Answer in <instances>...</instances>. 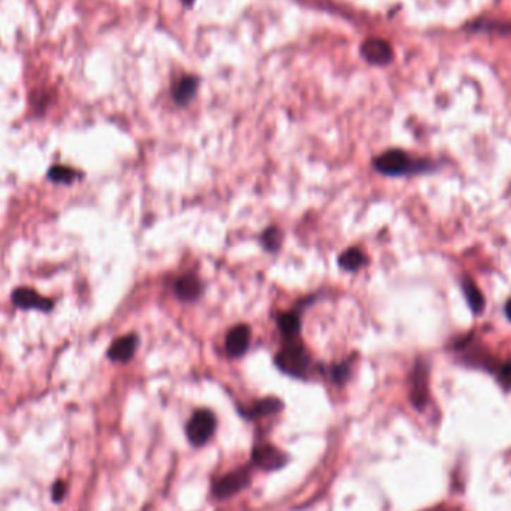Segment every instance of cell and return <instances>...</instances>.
<instances>
[{
	"label": "cell",
	"mask_w": 511,
	"mask_h": 511,
	"mask_svg": "<svg viewBox=\"0 0 511 511\" xmlns=\"http://www.w3.org/2000/svg\"><path fill=\"white\" fill-rule=\"evenodd\" d=\"M410 398L413 405L419 410H421L428 402V367L425 362H417L413 371Z\"/></svg>",
	"instance_id": "cell-7"
},
{
	"label": "cell",
	"mask_w": 511,
	"mask_h": 511,
	"mask_svg": "<svg viewBox=\"0 0 511 511\" xmlns=\"http://www.w3.org/2000/svg\"><path fill=\"white\" fill-rule=\"evenodd\" d=\"M197 85H199V80L196 77H193V75L183 77L181 80H178V82L176 85H173V90H172L173 101H176L177 105H181V106L192 102L197 92Z\"/></svg>",
	"instance_id": "cell-11"
},
{
	"label": "cell",
	"mask_w": 511,
	"mask_h": 511,
	"mask_svg": "<svg viewBox=\"0 0 511 511\" xmlns=\"http://www.w3.org/2000/svg\"><path fill=\"white\" fill-rule=\"evenodd\" d=\"M498 374H500V378L503 380V383L511 384V362L501 365L500 369H498Z\"/></svg>",
	"instance_id": "cell-22"
},
{
	"label": "cell",
	"mask_w": 511,
	"mask_h": 511,
	"mask_svg": "<svg viewBox=\"0 0 511 511\" xmlns=\"http://www.w3.org/2000/svg\"><path fill=\"white\" fill-rule=\"evenodd\" d=\"M360 54L368 61L369 65L386 66L389 65L393 59V49L389 42L378 37H371L360 47Z\"/></svg>",
	"instance_id": "cell-5"
},
{
	"label": "cell",
	"mask_w": 511,
	"mask_h": 511,
	"mask_svg": "<svg viewBox=\"0 0 511 511\" xmlns=\"http://www.w3.org/2000/svg\"><path fill=\"white\" fill-rule=\"evenodd\" d=\"M80 177V173L77 171H73L68 166H53L51 169L48 171V178L54 181V183H60V184H70L75 180Z\"/></svg>",
	"instance_id": "cell-18"
},
{
	"label": "cell",
	"mask_w": 511,
	"mask_h": 511,
	"mask_svg": "<svg viewBox=\"0 0 511 511\" xmlns=\"http://www.w3.org/2000/svg\"><path fill=\"white\" fill-rule=\"evenodd\" d=\"M252 480V472L248 468H240L229 472L224 477L216 480L213 483V493L220 500H228V498L236 495L245 489Z\"/></svg>",
	"instance_id": "cell-4"
},
{
	"label": "cell",
	"mask_w": 511,
	"mask_h": 511,
	"mask_svg": "<svg viewBox=\"0 0 511 511\" xmlns=\"http://www.w3.org/2000/svg\"><path fill=\"white\" fill-rule=\"evenodd\" d=\"M136 347H138V336L135 333L121 336L109 347L108 357L114 362H128L135 356Z\"/></svg>",
	"instance_id": "cell-10"
},
{
	"label": "cell",
	"mask_w": 511,
	"mask_h": 511,
	"mask_svg": "<svg viewBox=\"0 0 511 511\" xmlns=\"http://www.w3.org/2000/svg\"><path fill=\"white\" fill-rule=\"evenodd\" d=\"M288 343L276 356V365L288 376L304 378L307 377L311 360L304 344L296 340H285Z\"/></svg>",
	"instance_id": "cell-1"
},
{
	"label": "cell",
	"mask_w": 511,
	"mask_h": 511,
	"mask_svg": "<svg viewBox=\"0 0 511 511\" xmlns=\"http://www.w3.org/2000/svg\"><path fill=\"white\" fill-rule=\"evenodd\" d=\"M474 32H491L503 36H511V23L507 21H493V20H477L471 23L467 27Z\"/></svg>",
	"instance_id": "cell-15"
},
{
	"label": "cell",
	"mask_w": 511,
	"mask_h": 511,
	"mask_svg": "<svg viewBox=\"0 0 511 511\" xmlns=\"http://www.w3.org/2000/svg\"><path fill=\"white\" fill-rule=\"evenodd\" d=\"M217 428V419L213 411L209 410H199L192 416V419L187 423V437L190 443L196 447H201L208 443V440L213 437Z\"/></svg>",
	"instance_id": "cell-3"
},
{
	"label": "cell",
	"mask_w": 511,
	"mask_h": 511,
	"mask_svg": "<svg viewBox=\"0 0 511 511\" xmlns=\"http://www.w3.org/2000/svg\"><path fill=\"white\" fill-rule=\"evenodd\" d=\"M374 166L380 173L388 177H401L407 176V173L423 172L428 169V165L425 164H414L402 149H389V152L383 153L374 160Z\"/></svg>",
	"instance_id": "cell-2"
},
{
	"label": "cell",
	"mask_w": 511,
	"mask_h": 511,
	"mask_svg": "<svg viewBox=\"0 0 511 511\" xmlns=\"http://www.w3.org/2000/svg\"><path fill=\"white\" fill-rule=\"evenodd\" d=\"M462 289L472 313L480 314L484 308V297L477 285L471 281V278H465L462 283Z\"/></svg>",
	"instance_id": "cell-16"
},
{
	"label": "cell",
	"mask_w": 511,
	"mask_h": 511,
	"mask_svg": "<svg viewBox=\"0 0 511 511\" xmlns=\"http://www.w3.org/2000/svg\"><path fill=\"white\" fill-rule=\"evenodd\" d=\"M181 2L185 5V6H192L195 4V0H181Z\"/></svg>",
	"instance_id": "cell-24"
},
{
	"label": "cell",
	"mask_w": 511,
	"mask_h": 511,
	"mask_svg": "<svg viewBox=\"0 0 511 511\" xmlns=\"http://www.w3.org/2000/svg\"><path fill=\"white\" fill-rule=\"evenodd\" d=\"M261 244L268 252L276 253L281 245V233L277 228H269L261 235Z\"/></svg>",
	"instance_id": "cell-19"
},
{
	"label": "cell",
	"mask_w": 511,
	"mask_h": 511,
	"mask_svg": "<svg viewBox=\"0 0 511 511\" xmlns=\"http://www.w3.org/2000/svg\"><path fill=\"white\" fill-rule=\"evenodd\" d=\"M12 302H14L18 308L23 309H41V311H49L53 308L51 299H47L45 296L39 295L36 290L32 289H17L12 295Z\"/></svg>",
	"instance_id": "cell-9"
},
{
	"label": "cell",
	"mask_w": 511,
	"mask_h": 511,
	"mask_svg": "<svg viewBox=\"0 0 511 511\" xmlns=\"http://www.w3.org/2000/svg\"><path fill=\"white\" fill-rule=\"evenodd\" d=\"M278 329L285 340H296L301 333V317L297 313H283L278 317Z\"/></svg>",
	"instance_id": "cell-14"
},
{
	"label": "cell",
	"mask_w": 511,
	"mask_h": 511,
	"mask_svg": "<svg viewBox=\"0 0 511 511\" xmlns=\"http://www.w3.org/2000/svg\"><path fill=\"white\" fill-rule=\"evenodd\" d=\"M505 314H507V317L511 320V299H510V301L507 302V305H505Z\"/></svg>",
	"instance_id": "cell-23"
},
{
	"label": "cell",
	"mask_w": 511,
	"mask_h": 511,
	"mask_svg": "<svg viewBox=\"0 0 511 511\" xmlns=\"http://www.w3.org/2000/svg\"><path fill=\"white\" fill-rule=\"evenodd\" d=\"M367 265V256L359 248H348L340 256V266L345 271H359Z\"/></svg>",
	"instance_id": "cell-17"
},
{
	"label": "cell",
	"mask_w": 511,
	"mask_h": 511,
	"mask_svg": "<svg viewBox=\"0 0 511 511\" xmlns=\"http://www.w3.org/2000/svg\"><path fill=\"white\" fill-rule=\"evenodd\" d=\"M65 495H66V484H65V481H61V480L56 481L54 486H53V489H51L53 501L54 503H60L65 498Z\"/></svg>",
	"instance_id": "cell-21"
},
{
	"label": "cell",
	"mask_w": 511,
	"mask_h": 511,
	"mask_svg": "<svg viewBox=\"0 0 511 511\" xmlns=\"http://www.w3.org/2000/svg\"><path fill=\"white\" fill-rule=\"evenodd\" d=\"M252 341V331L247 325H238L226 336V352L232 357H241L247 353Z\"/></svg>",
	"instance_id": "cell-8"
},
{
	"label": "cell",
	"mask_w": 511,
	"mask_h": 511,
	"mask_svg": "<svg viewBox=\"0 0 511 511\" xmlns=\"http://www.w3.org/2000/svg\"><path fill=\"white\" fill-rule=\"evenodd\" d=\"M253 462L259 468L273 471L288 464L289 457L271 444H259L253 448Z\"/></svg>",
	"instance_id": "cell-6"
},
{
	"label": "cell",
	"mask_w": 511,
	"mask_h": 511,
	"mask_svg": "<svg viewBox=\"0 0 511 511\" xmlns=\"http://www.w3.org/2000/svg\"><path fill=\"white\" fill-rule=\"evenodd\" d=\"M204 292L202 283L196 277L187 276L176 283V295L184 302H195Z\"/></svg>",
	"instance_id": "cell-12"
},
{
	"label": "cell",
	"mask_w": 511,
	"mask_h": 511,
	"mask_svg": "<svg viewBox=\"0 0 511 511\" xmlns=\"http://www.w3.org/2000/svg\"><path fill=\"white\" fill-rule=\"evenodd\" d=\"M283 410V402L278 398H264L261 401H257L253 407L241 410V414L247 419H256L261 416L276 414Z\"/></svg>",
	"instance_id": "cell-13"
},
{
	"label": "cell",
	"mask_w": 511,
	"mask_h": 511,
	"mask_svg": "<svg viewBox=\"0 0 511 511\" xmlns=\"http://www.w3.org/2000/svg\"><path fill=\"white\" fill-rule=\"evenodd\" d=\"M332 378L336 384H344L348 378H350V367H348V364H340L333 367Z\"/></svg>",
	"instance_id": "cell-20"
}]
</instances>
